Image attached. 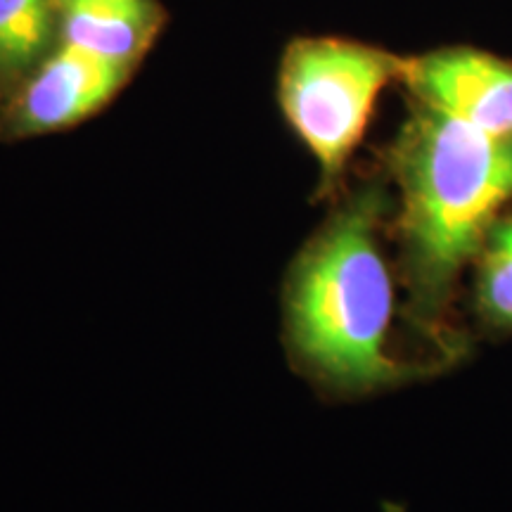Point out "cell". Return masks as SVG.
Returning a JSON list of instances; mask_svg holds the SVG:
<instances>
[{"instance_id":"cell-1","label":"cell","mask_w":512,"mask_h":512,"mask_svg":"<svg viewBox=\"0 0 512 512\" xmlns=\"http://www.w3.org/2000/svg\"><path fill=\"white\" fill-rule=\"evenodd\" d=\"M413 313L437 328L453 285L512 202V136L413 102L389 147Z\"/></svg>"},{"instance_id":"cell-2","label":"cell","mask_w":512,"mask_h":512,"mask_svg":"<svg viewBox=\"0 0 512 512\" xmlns=\"http://www.w3.org/2000/svg\"><path fill=\"white\" fill-rule=\"evenodd\" d=\"M387 200L377 185L347 197L294 261L285 292L287 342L297 363L342 394L399 382L389 354L394 280L382 252Z\"/></svg>"},{"instance_id":"cell-3","label":"cell","mask_w":512,"mask_h":512,"mask_svg":"<svg viewBox=\"0 0 512 512\" xmlns=\"http://www.w3.org/2000/svg\"><path fill=\"white\" fill-rule=\"evenodd\" d=\"M403 62L389 50L337 36L294 38L278 69V105L320 171V195L342 183L366 138L377 100L401 81Z\"/></svg>"},{"instance_id":"cell-4","label":"cell","mask_w":512,"mask_h":512,"mask_svg":"<svg viewBox=\"0 0 512 512\" xmlns=\"http://www.w3.org/2000/svg\"><path fill=\"white\" fill-rule=\"evenodd\" d=\"M136 69L72 46H57L19 81L3 112L8 138H34L79 126L105 110Z\"/></svg>"},{"instance_id":"cell-5","label":"cell","mask_w":512,"mask_h":512,"mask_svg":"<svg viewBox=\"0 0 512 512\" xmlns=\"http://www.w3.org/2000/svg\"><path fill=\"white\" fill-rule=\"evenodd\" d=\"M401 83L413 102L494 136H512V62L477 48L406 57Z\"/></svg>"},{"instance_id":"cell-6","label":"cell","mask_w":512,"mask_h":512,"mask_svg":"<svg viewBox=\"0 0 512 512\" xmlns=\"http://www.w3.org/2000/svg\"><path fill=\"white\" fill-rule=\"evenodd\" d=\"M157 0H57V43L136 69L162 34Z\"/></svg>"},{"instance_id":"cell-7","label":"cell","mask_w":512,"mask_h":512,"mask_svg":"<svg viewBox=\"0 0 512 512\" xmlns=\"http://www.w3.org/2000/svg\"><path fill=\"white\" fill-rule=\"evenodd\" d=\"M57 46V0H0V86L22 81Z\"/></svg>"},{"instance_id":"cell-8","label":"cell","mask_w":512,"mask_h":512,"mask_svg":"<svg viewBox=\"0 0 512 512\" xmlns=\"http://www.w3.org/2000/svg\"><path fill=\"white\" fill-rule=\"evenodd\" d=\"M475 261L479 313L491 328L512 330V216L489 228Z\"/></svg>"}]
</instances>
